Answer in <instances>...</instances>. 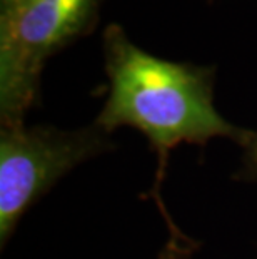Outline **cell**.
Returning <instances> with one entry per match:
<instances>
[{"instance_id": "1", "label": "cell", "mask_w": 257, "mask_h": 259, "mask_svg": "<svg viewBox=\"0 0 257 259\" xmlns=\"http://www.w3.org/2000/svg\"><path fill=\"white\" fill-rule=\"evenodd\" d=\"M102 54L109 94L95 124L109 134L132 127L147 137L157 157L152 194L176 238V228L159 197L171 151L180 144L202 146L219 137L244 146L254 131L239 127L219 114L211 69L152 56L135 46L117 24L104 30Z\"/></svg>"}, {"instance_id": "2", "label": "cell", "mask_w": 257, "mask_h": 259, "mask_svg": "<svg viewBox=\"0 0 257 259\" xmlns=\"http://www.w3.org/2000/svg\"><path fill=\"white\" fill-rule=\"evenodd\" d=\"M100 0H20L0 10V122L24 124L47 59L89 32Z\"/></svg>"}, {"instance_id": "3", "label": "cell", "mask_w": 257, "mask_h": 259, "mask_svg": "<svg viewBox=\"0 0 257 259\" xmlns=\"http://www.w3.org/2000/svg\"><path fill=\"white\" fill-rule=\"evenodd\" d=\"M114 147L111 134L89 127L5 125L0 129V244L65 174Z\"/></svg>"}, {"instance_id": "4", "label": "cell", "mask_w": 257, "mask_h": 259, "mask_svg": "<svg viewBox=\"0 0 257 259\" xmlns=\"http://www.w3.org/2000/svg\"><path fill=\"white\" fill-rule=\"evenodd\" d=\"M244 156L239 178L244 181H257V132H252L249 141L242 146Z\"/></svg>"}, {"instance_id": "5", "label": "cell", "mask_w": 257, "mask_h": 259, "mask_svg": "<svg viewBox=\"0 0 257 259\" xmlns=\"http://www.w3.org/2000/svg\"><path fill=\"white\" fill-rule=\"evenodd\" d=\"M17 2H20V0H0V10H5V9L12 7V5H15Z\"/></svg>"}]
</instances>
